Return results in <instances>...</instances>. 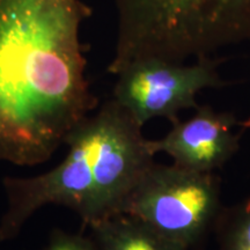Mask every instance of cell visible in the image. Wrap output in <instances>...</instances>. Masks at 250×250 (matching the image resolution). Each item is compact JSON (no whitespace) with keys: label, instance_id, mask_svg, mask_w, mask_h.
<instances>
[{"label":"cell","instance_id":"cell-6","mask_svg":"<svg viewBox=\"0 0 250 250\" xmlns=\"http://www.w3.org/2000/svg\"><path fill=\"white\" fill-rule=\"evenodd\" d=\"M240 121L233 112L198 105L195 114L171 124L160 139L149 140L153 154H165L171 164L197 173H214L239 152Z\"/></svg>","mask_w":250,"mask_h":250},{"label":"cell","instance_id":"cell-2","mask_svg":"<svg viewBox=\"0 0 250 250\" xmlns=\"http://www.w3.org/2000/svg\"><path fill=\"white\" fill-rule=\"evenodd\" d=\"M142 129L111 99L67 134V154L54 169L5 177L0 243L17 237L31 215L49 204L74 211L88 228L123 213L130 193L155 162Z\"/></svg>","mask_w":250,"mask_h":250},{"label":"cell","instance_id":"cell-9","mask_svg":"<svg viewBox=\"0 0 250 250\" xmlns=\"http://www.w3.org/2000/svg\"><path fill=\"white\" fill-rule=\"evenodd\" d=\"M42 250H99L92 236L55 229Z\"/></svg>","mask_w":250,"mask_h":250},{"label":"cell","instance_id":"cell-5","mask_svg":"<svg viewBox=\"0 0 250 250\" xmlns=\"http://www.w3.org/2000/svg\"><path fill=\"white\" fill-rule=\"evenodd\" d=\"M221 59L197 58L191 64L162 58H143L130 62L117 74L112 99L140 126L155 118L171 124L180 114L198 107L197 96L208 88L226 85L219 73Z\"/></svg>","mask_w":250,"mask_h":250},{"label":"cell","instance_id":"cell-1","mask_svg":"<svg viewBox=\"0 0 250 250\" xmlns=\"http://www.w3.org/2000/svg\"><path fill=\"white\" fill-rule=\"evenodd\" d=\"M83 0H0V161L51 158L98 108L86 78Z\"/></svg>","mask_w":250,"mask_h":250},{"label":"cell","instance_id":"cell-7","mask_svg":"<svg viewBox=\"0 0 250 250\" xmlns=\"http://www.w3.org/2000/svg\"><path fill=\"white\" fill-rule=\"evenodd\" d=\"M99 250H186L126 214L89 227Z\"/></svg>","mask_w":250,"mask_h":250},{"label":"cell","instance_id":"cell-10","mask_svg":"<svg viewBox=\"0 0 250 250\" xmlns=\"http://www.w3.org/2000/svg\"><path fill=\"white\" fill-rule=\"evenodd\" d=\"M240 127L242 130L250 129V118H247L245 121H240Z\"/></svg>","mask_w":250,"mask_h":250},{"label":"cell","instance_id":"cell-4","mask_svg":"<svg viewBox=\"0 0 250 250\" xmlns=\"http://www.w3.org/2000/svg\"><path fill=\"white\" fill-rule=\"evenodd\" d=\"M221 180L154 162L134 187L123 213L186 250L201 249L224 208Z\"/></svg>","mask_w":250,"mask_h":250},{"label":"cell","instance_id":"cell-3","mask_svg":"<svg viewBox=\"0 0 250 250\" xmlns=\"http://www.w3.org/2000/svg\"><path fill=\"white\" fill-rule=\"evenodd\" d=\"M117 76L143 58L186 62L250 41V0H114Z\"/></svg>","mask_w":250,"mask_h":250},{"label":"cell","instance_id":"cell-8","mask_svg":"<svg viewBox=\"0 0 250 250\" xmlns=\"http://www.w3.org/2000/svg\"><path fill=\"white\" fill-rule=\"evenodd\" d=\"M213 234L218 250H250V195L224 206Z\"/></svg>","mask_w":250,"mask_h":250}]
</instances>
